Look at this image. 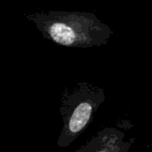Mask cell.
I'll list each match as a JSON object with an SVG mask.
<instances>
[{
    "mask_svg": "<svg viewBox=\"0 0 152 152\" xmlns=\"http://www.w3.org/2000/svg\"><path fill=\"white\" fill-rule=\"evenodd\" d=\"M42 36L56 45L71 48H89L107 45L111 28L92 12L49 11L26 13Z\"/></svg>",
    "mask_w": 152,
    "mask_h": 152,
    "instance_id": "6da1fadb",
    "label": "cell"
},
{
    "mask_svg": "<svg viewBox=\"0 0 152 152\" xmlns=\"http://www.w3.org/2000/svg\"><path fill=\"white\" fill-rule=\"evenodd\" d=\"M103 88L82 81L65 87L60 105L63 126L57 140L60 148L69 147L88 127L105 101Z\"/></svg>",
    "mask_w": 152,
    "mask_h": 152,
    "instance_id": "7a4b0ae2",
    "label": "cell"
},
{
    "mask_svg": "<svg viewBox=\"0 0 152 152\" xmlns=\"http://www.w3.org/2000/svg\"><path fill=\"white\" fill-rule=\"evenodd\" d=\"M134 139H126V134L116 127H104L76 152H128Z\"/></svg>",
    "mask_w": 152,
    "mask_h": 152,
    "instance_id": "3957f363",
    "label": "cell"
}]
</instances>
